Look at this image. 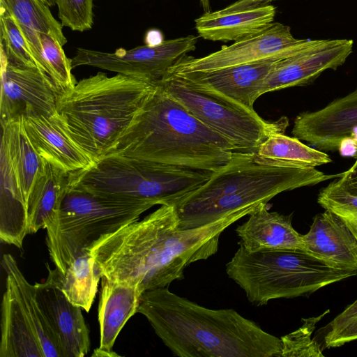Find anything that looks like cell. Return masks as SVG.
Instances as JSON below:
<instances>
[{
    "instance_id": "cell-12",
    "label": "cell",
    "mask_w": 357,
    "mask_h": 357,
    "mask_svg": "<svg viewBox=\"0 0 357 357\" xmlns=\"http://www.w3.org/2000/svg\"><path fill=\"white\" fill-rule=\"evenodd\" d=\"M309 39L295 38L289 26L273 22L264 31L248 38L224 45L202 58L185 54L169 69L181 73L211 71L231 66L276 61L296 52Z\"/></svg>"
},
{
    "instance_id": "cell-34",
    "label": "cell",
    "mask_w": 357,
    "mask_h": 357,
    "mask_svg": "<svg viewBox=\"0 0 357 357\" xmlns=\"http://www.w3.org/2000/svg\"><path fill=\"white\" fill-rule=\"evenodd\" d=\"M357 340V314L349 319L336 330L325 333L326 348L339 347Z\"/></svg>"
},
{
    "instance_id": "cell-15",
    "label": "cell",
    "mask_w": 357,
    "mask_h": 357,
    "mask_svg": "<svg viewBox=\"0 0 357 357\" xmlns=\"http://www.w3.org/2000/svg\"><path fill=\"white\" fill-rule=\"evenodd\" d=\"M46 280L35 283L36 296L59 344L63 357H84L90 351L89 330L82 308L70 303L59 284L58 269L49 264Z\"/></svg>"
},
{
    "instance_id": "cell-8",
    "label": "cell",
    "mask_w": 357,
    "mask_h": 357,
    "mask_svg": "<svg viewBox=\"0 0 357 357\" xmlns=\"http://www.w3.org/2000/svg\"><path fill=\"white\" fill-rule=\"evenodd\" d=\"M149 202L96 194L68 186L56 216L46 225L51 260L64 274L70 263L101 237L139 220Z\"/></svg>"
},
{
    "instance_id": "cell-23",
    "label": "cell",
    "mask_w": 357,
    "mask_h": 357,
    "mask_svg": "<svg viewBox=\"0 0 357 357\" xmlns=\"http://www.w3.org/2000/svg\"><path fill=\"white\" fill-rule=\"evenodd\" d=\"M142 294L137 286L113 282L102 276L98 308L100 349L112 351L120 331L137 312Z\"/></svg>"
},
{
    "instance_id": "cell-16",
    "label": "cell",
    "mask_w": 357,
    "mask_h": 357,
    "mask_svg": "<svg viewBox=\"0 0 357 357\" xmlns=\"http://www.w3.org/2000/svg\"><path fill=\"white\" fill-rule=\"evenodd\" d=\"M357 130V89L324 107L300 113L291 133L320 151L339 150Z\"/></svg>"
},
{
    "instance_id": "cell-13",
    "label": "cell",
    "mask_w": 357,
    "mask_h": 357,
    "mask_svg": "<svg viewBox=\"0 0 357 357\" xmlns=\"http://www.w3.org/2000/svg\"><path fill=\"white\" fill-rule=\"evenodd\" d=\"M352 50V40L309 39L301 49L275 61L264 79L261 95L307 85L326 70H335L341 66Z\"/></svg>"
},
{
    "instance_id": "cell-5",
    "label": "cell",
    "mask_w": 357,
    "mask_h": 357,
    "mask_svg": "<svg viewBox=\"0 0 357 357\" xmlns=\"http://www.w3.org/2000/svg\"><path fill=\"white\" fill-rule=\"evenodd\" d=\"M155 85L98 72L59 96L56 112L73 138L96 161L112 151Z\"/></svg>"
},
{
    "instance_id": "cell-30",
    "label": "cell",
    "mask_w": 357,
    "mask_h": 357,
    "mask_svg": "<svg viewBox=\"0 0 357 357\" xmlns=\"http://www.w3.org/2000/svg\"><path fill=\"white\" fill-rule=\"evenodd\" d=\"M0 45L1 59L8 63L37 68L20 24L3 9H0Z\"/></svg>"
},
{
    "instance_id": "cell-38",
    "label": "cell",
    "mask_w": 357,
    "mask_h": 357,
    "mask_svg": "<svg viewBox=\"0 0 357 357\" xmlns=\"http://www.w3.org/2000/svg\"><path fill=\"white\" fill-rule=\"evenodd\" d=\"M164 40L161 32L158 30L149 31L145 37L146 45L149 46L157 45Z\"/></svg>"
},
{
    "instance_id": "cell-32",
    "label": "cell",
    "mask_w": 357,
    "mask_h": 357,
    "mask_svg": "<svg viewBox=\"0 0 357 357\" xmlns=\"http://www.w3.org/2000/svg\"><path fill=\"white\" fill-rule=\"evenodd\" d=\"M330 310H328L319 316L302 319V325L297 330L282 336L281 357H323L320 345L312 334L317 324Z\"/></svg>"
},
{
    "instance_id": "cell-37",
    "label": "cell",
    "mask_w": 357,
    "mask_h": 357,
    "mask_svg": "<svg viewBox=\"0 0 357 357\" xmlns=\"http://www.w3.org/2000/svg\"><path fill=\"white\" fill-rule=\"evenodd\" d=\"M275 0H237L234 3L230 4L226 8L220 10L222 13H232L236 11H241L248 10L257 6H260L266 4H268Z\"/></svg>"
},
{
    "instance_id": "cell-19",
    "label": "cell",
    "mask_w": 357,
    "mask_h": 357,
    "mask_svg": "<svg viewBox=\"0 0 357 357\" xmlns=\"http://www.w3.org/2000/svg\"><path fill=\"white\" fill-rule=\"evenodd\" d=\"M276 61L238 65L211 71L181 73L169 70L250 109H254L255 102L261 96L264 79Z\"/></svg>"
},
{
    "instance_id": "cell-24",
    "label": "cell",
    "mask_w": 357,
    "mask_h": 357,
    "mask_svg": "<svg viewBox=\"0 0 357 357\" xmlns=\"http://www.w3.org/2000/svg\"><path fill=\"white\" fill-rule=\"evenodd\" d=\"M69 173L45 161L26 204L28 234H35L57 214L68 188Z\"/></svg>"
},
{
    "instance_id": "cell-22",
    "label": "cell",
    "mask_w": 357,
    "mask_h": 357,
    "mask_svg": "<svg viewBox=\"0 0 357 357\" xmlns=\"http://www.w3.org/2000/svg\"><path fill=\"white\" fill-rule=\"evenodd\" d=\"M275 14L276 8L270 4L232 13H205L195 20V29L205 40L235 42L266 29Z\"/></svg>"
},
{
    "instance_id": "cell-29",
    "label": "cell",
    "mask_w": 357,
    "mask_h": 357,
    "mask_svg": "<svg viewBox=\"0 0 357 357\" xmlns=\"http://www.w3.org/2000/svg\"><path fill=\"white\" fill-rule=\"evenodd\" d=\"M43 47V62L40 71L50 83L58 97L70 91L77 82L72 73L71 59L63 45L52 36L38 33Z\"/></svg>"
},
{
    "instance_id": "cell-3",
    "label": "cell",
    "mask_w": 357,
    "mask_h": 357,
    "mask_svg": "<svg viewBox=\"0 0 357 357\" xmlns=\"http://www.w3.org/2000/svg\"><path fill=\"white\" fill-rule=\"evenodd\" d=\"M240 153L155 83L109 153L215 172Z\"/></svg>"
},
{
    "instance_id": "cell-36",
    "label": "cell",
    "mask_w": 357,
    "mask_h": 357,
    "mask_svg": "<svg viewBox=\"0 0 357 357\" xmlns=\"http://www.w3.org/2000/svg\"><path fill=\"white\" fill-rule=\"evenodd\" d=\"M357 314V299L347 306L341 313L335 317L324 327L325 333L331 332L342 326L349 319Z\"/></svg>"
},
{
    "instance_id": "cell-33",
    "label": "cell",
    "mask_w": 357,
    "mask_h": 357,
    "mask_svg": "<svg viewBox=\"0 0 357 357\" xmlns=\"http://www.w3.org/2000/svg\"><path fill=\"white\" fill-rule=\"evenodd\" d=\"M61 24L73 31H85L93 24V0H53Z\"/></svg>"
},
{
    "instance_id": "cell-18",
    "label": "cell",
    "mask_w": 357,
    "mask_h": 357,
    "mask_svg": "<svg viewBox=\"0 0 357 357\" xmlns=\"http://www.w3.org/2000/svg\"><path fill=\"white\" fill-rule=\"evenodd\" d=\"M302 241L303 251L328 266L357 271V240L333 212L325 210L315 215Z\"/></svg>"
},
{
    "instance_id": "cell-25",
    "label": "cell",
    "mask_w": 357,
    "mask_h": 357,
    "mask_svg": "<svg viewBox=\"0 0 357 357\" xmlns=\"http://www.w3.org/2000/svg\"><path fill=\"white\" fill-rule=\"evenodd\" d=\"M1 264L6 274H9L16 284L21 302L44 357H63L56 337L37 301L35 285L27 281L11 255L4 254Z\"/></svg>"
},
{
    "instance_id": "cell-27",
    "label": "cell",
    "mask_w": 357,
    "mask_h": 357,
    "mask_svg": "<svg viewBox=\"0 0 357 357\" xmlns=\"http://www.w3.org/2000/svg\"><path fill=\"white\" fill-rule=\"evenodd\" d=\"M256 153L262 159L304 167H316L331 162L327 153L284 133L270 135L259 145Z\"/></svg>"
},
{
    "instance_id": "cell-40",
    "label": "cell",
    "mask_w": 357,
    "mask_h": 357,
    "mask_svg": "<svg viewBox=\"0 0 357 357\" xmlns=\"http://www.w3.org/2000/svg\"><path fill=\"white\" fill-rule=\"evenodd\" d=\"M202 8L205 13L211 12V8L210 5V0H200Z\"/></svg>"
},
{
    "instance_id": "cell-14",
    "label": "cell",
    "mask_w": 357,
    "mask_h": 357,
    "mask_svg": "<svg viewBox=\"0 0 357 357\" xmlns=\"http://www.w3.org/2000/svg\"><path fill=\"white\" fill-rule=\"evenodd\" d=\"M57 100L38 68L15 66L1 59V124L20 117L52 116Z\"/></svg>"
},
{
    "instance_id": "cell-4",
    "label": "cell",
    "mask_w": 357,
    "mask_h": 357,
    "mask_svg": "<svg viewBox=\"0 0 357 357\" xmlns=\"http://www.w3.org/2000/svg\"><path fill=\"white\" fill-rule=\"evenodd\" d=\"M304 167L240 153L208 181L174 205L181 229L211 224L233 214L249 215L277 195L340 178Z\"/></svg>"
},
{
    "instance_id": "cell-9",
    "label": "cell",
    "mask_w": 357,
    "mask_h": 357,
    "mask_svg": "<svg viewBox=\"0 0 357 357\" xmlns=\"http://www.w3.org/2000/svg\"><path fill=\"white\" fill-rule=\"evenodd\" d=\"M195 118L220 134L241 151L256 153L270 135L284 133L288 119L271 121L188 77L169 69L156 82Z\"/></svg>"
},
{
    "instance_id": "cell-2",
    "label": "cell",
    "mask_w": 357,
    "mask_h": 357,
    "mask_svg": "<svg viewBox=\"0 0 357 357\" xmlns=\"http://www.w3.org/2000/svg\"><path fill=\"white\" fill-rule=\"evenodd\" d=\"M137 312L180 357H281L280 338L236 310L210 309L170 291H144Z\"/></svg>"
},
{
    "instance_id": "cell-28",
    "label": "cell",
    "mask_w": 357,
    "mask_h": 357,
    "mask_svg": "<svg viewBox=\"0 0 357 357\" xmlns=\"http://www.w3.org/2000/svg\"><path fill=\"white\" fill-rule=\"evenodd\" d=\"M41 0H0V9L10 15L20 25L38 33L54 37L63 46L67 38L63 26Z\"/></svg>"
},
{
    "instance_id": "cell-17",
    "label": "cell",
    "mask_w": 357,
    "mask_h": 357,
    "mask_svg": "<svg viewBox=\"0 0 357 357\" xmlns=\"http://www.w3.org/2000/svg\"><path fill=\"white\" fill-rule=\"evenodd\" d=\"M22 122L39 155L66 172L85 169L95 162L73 138L57 112L50 116L22 117Z\"/></svg>"
},
{
    "instance_id": "cell-20",
    "label": "cell",
    "mask_w": 357,
    "mask_h": 357,
    "mask_svg": "<svg viewBox=\"0 0 357 357\" xmlns=\"http://www.w3.org/2000/svg\"><path fill=\"white\" fill-rule=\"evenodd\" d=\"M292 215L268 211L267 203L257 206L249 218L237 227L240 247L250 252L268 250H301L303 234L292 226Z\"/></svg>"
},
{
    "instance_id": "cell-26",
    "label": "cell",
    "mask_w": 357,
    "mask_h": 357,
    "mask_svg": "<svg viewBox=\"0 0 357 357\" xmlns=\"http://www.w3.org/2000/svg\"><path fill=\"white\" fill-rule=\"evenodd\" d=\"M61 290L73 305L89 312L98 290L102 274L88 250L77 256L62 274L58 270Z\"/></svg>"
},
{
    "instance_id": "cell-10",
    "label": "cell",
    "mask_w": 357,
    "mask_h": 357,
    "mask_svg": "<svg viewBox=\"0 0 357 357\" xmlns=\"http://www.w3.org/2000/svg\"><path fill=\"white\" fill-rule=\"evenodd\" d=\"M1 126L0 238L18 243L28 234L26 204L45 160L29 139L22 117Z\"/></svg>"
},
{
    "instance_id": "cell-7",
    "label": "cell",
    "mask_w": 357,
    "mask_h": 357,
    "mask_svg": "<svg viewBox=\"0 0 357 357\" xmlns=\"http://www.w3.org/2000/svg\"><path fill=\"white\" fill-rule=\"evenodd\" d=\"M226 273L257 306L277 298L307 296L357 275L356 271L331 267L301 250L250 252L241 247L226 264Z\"/></svg>"
},
{
    "instance_id": "cell-41",
    "label": "cell",
    "mask_w": 357,
    "mask_h": 357,
    "mask_svg": "<svg viewBox=\"0 0 357 357\" xmlns=\"http://www.w3.org/2000/svg\"><path fill=\"white\" fill-rule=\"evenodd\" d=\"M41 1H43L45 3H46L48 6H51L54 4L53 0H41Z\"/></svg>"
},
{
    "instance_id": "cell-11",
    "label": "cell",
    "mask_w": 357,
    "mask_h": 357,
    "mask_svg": "<svg viewBox=\"0 0 357 357\" xmlns=\"http://www.w3.org/2000/svg\"><path fill=\"white\" fill-rule=\"evenodd\" d=\"M197 42V36L188 35L154 46L145 45L128 50L119 48L112 53L79 47L71 64L73 68L91 66L156 83L178 59L194 51Z\"/></svg>"
},
{
    "instance_id": "cell-1",
    "label": "cell",
    "mask_w": 357,
    "mask_h": 357,
    "mask_svg": "<svg viewBox=\"0 0 357 357\" xmlns=\"http://www.w3.org/2000/svg\"><path fill=\"white\" fill-rule=\"evenodd\" d=\"M245 216L233 214L199 227L181 229L174 206L160 205L141 220L104 236L86 249L102 276L145 291L182 280L185 268L218 250L221 234Z\"/></svg>"
},
{
    "instance_id": "cell-6",
    "label": "cell",
    "mask_w": 357,
    "mask_h": 357,
    "mask_svg": "<svg viewBox=\"0 0 357 357\" xmlns=\"http://www.w3.org/2000/svg\"><path fill=\"white\" fill-rule=\"evenodd\" d=\"M213 172L109 153L85 169L70 173L68 186L153 206L174 205Z\"/></svg>"
},
{
    "instance_id": "cell-35",
    "label": "cell",
    "mask_w": 357,
    "mask_h": 357,
    "mask_svg": "<svg viewBox=\"0 0 357 357\" xmlns=\"http://www.w3.org/2000/svg\"><path fill=\"white\" fill-rule=\"evenodd\" d=\"M338 181L348 192L357 195V157L354 165L342 172Z\"/></svg>"
},
{
    "instance_id": "cell-39",
    "label": "cell",
    "mask_w": 357,
    "mask_h": 357,
    "mask_svg": "<svg viewBox=\"0 0 357 357\" xmlns=\"http://www.w3.org/2000/svg\"><path fill=\"white\" fill-rule=\"evenodd\" d=\"M91 356H96V357H114V356H120L116 352L112 351H109L107 350H102L100 349L99 347L93 351V353L92 354Z\"/></svg>"
},
{
    "instance_id": "cell-31",
    "label": "cell",
    "mask_w": 357,
    "mask_h": 357,
    "mask_svg": "<svg viewBox=\"0 0 357 357\" xmlns=\"http://www.w3.org/2000/svg\"><path fill=\"white\" fill-rule=\"evenodd\" d=\"M317 202L337 215L357 240V195L348 192L337 179L319 191Z\"/></svg>"
},
{
    "instance_id": "cell-21",
    "label": "cell",
    "mask_w": 357,
    "mask_h": 357,
    "mask_svg": "<svg viewBox=\"0 0 357 357\" xmlns=\"http://www.w3.org/2000/svg\"><path fill=\"white\" fill-rule=\"evenodd\" d=\"M1 302L0 357H44L13 278L6 274Z\"/></svg>"
}]
</instances>
